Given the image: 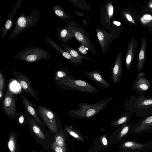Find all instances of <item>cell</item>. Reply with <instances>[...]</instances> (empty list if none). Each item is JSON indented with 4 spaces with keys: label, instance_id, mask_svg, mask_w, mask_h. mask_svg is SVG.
Instances as JSON below:
<instances>
[{
    "label": "cell",
    "instance_id": "74e56055",
    "mask_svg": "<svg viewBox=\"0 0 152 152\" xmlns=\"http://www.w3.org/2000/svg\"><path fill=\"white\" fill-rule=\"evenodd\" d=\"M75 13L79 16H82L84 15L81 13L77 12H75Z\"/></svg>",
    "mask_w": 152,
    "mask_h": 152
},
{
    "label": "cell",
    "instance_id": "7c38bea8",
    "mask_svg": "<svg viewBox=\"0 0 152 152\" xmlns=\"http://www.w3.org/2000/svg\"><path fill=\"white\" fill-rule=\"evenodd\" d=\"M152 130V115L132 124L131 133L140 134Z\"/></svg>",
    "mask_w": 152,
    "mask_h": 152
},
{
    "label": "cell",
    "instance_id": "f546056e",
    "mask_svg": "<svg viewBox=\"0 0 152 152\" xmlns=\"http://www.w3.org/2000/svg\"><path fill=\"white\" fill-rule=\"evenodd\" d=\"M63 131H61L60 133L56 136L55 143L56 144L67 150L66 148V138Z\"/></svg>",
    "mask_w": 152,
    "mask_h": 152
},
{
    "label": "cell",
    "instance_id": "cb8c5ba5",
    "mask_svg": "<svg viewBox=\"0 0 152 152\" xmlns=\"http://www.w3.org/2000/svg\"><path fill=\"white\" fill-rule=\"evenodd\" d=\"M62 46L64 48L66 51L71 54L72 57L76 61L78 65H83L82 62L83 59L91 61L88 58L80 55L74 49L64 43L62 44Z\"/></svg>",
    "mask_w": 152,
    "mask_h": 152
},
{
    "label": "cell",
    "instance_id": "2e32d148",
    "mask_svg": "<svg viewBox=\"0 0 152 152\" xmlns=\"http://www.w3.org/2000/svg\"><path fill=\"white\" fill-rule=\"evenodd\" d=\"M122 55L121 52L118 53L114 65L111 72V77L114 83L120 82L122 75Z\"/></svg>",
    "mask_w": 152,
    "mask_h": 152
},
{
    "label": "cell",
    "instance_id": "5b68a950",
    "mask_svg": "<svg viewBox=\"0 0 152 152\" xmlns=\"http://www.w3.org/2000/svg\"><path fill=\"white\" fill-rule=\"evenodd\" d=\"M14 58L27 63L37 62L40 60L49 59L50 53L45 49L38 47H29L21 50Z\"/></svg>",
    "mask_w": 152,
    "mask_h": 152
},
{
    "label": "cell",
    "instance_id": "1f68e13d",
    "mask_svg": "<svg viewBox=\"0 0 152 152\" xmlns=\"http://www.w3.org/2000/svg\"><path fill=\"white\" fill-rule=\"evenodd\" d=\"M8 146L10 152H15L16 145L15 137L11 135L9 138Z\"/></svg>",
    "mask_w": 152,
    "mask_h": 152
},
{
    "label": "cell",
    "instance_id": "484cf974",
    "mask_svg": "<svg viewBox=\"0 0 152 152\" xmlns=\"http://www.w3.org/2000/svg\"><path fill=\"white\" fill-rule=\"evenodd\" d=\"M29 125L33 131L38 137L42 140H43L45 138L44 134L41 130L37 122L31 116H30L28 121Z\"/></svg>",
    "mask_w": 152,
    "mask_h": 152
},
{
    "label": "cell",
    "instance_id": "836d02e7",
    "mask_svg": "<svg viewBox=\"0 0 152 152\" xmlns=\"http://www.w3.org/2000/svg\"><path fill=\"white\" fill-rule=\"evenodd\" d=\"M52 147L55 152H66V151L64 148L57 145L55 142L53 144Z\"/></svg>",
    "mask_w": 152,
    "mask_h": 152
},
{
    "label": "cell",
    "instance_id": "4316f807",
    "mask_svg": "<svg viewBox=\"0 0 152 152\" xmlns=\"http://www.w3.org/2000/svg\"><path fill=\"white\" fill-rule=\"evenodd\" d=\"M53 9L55 16L66 22L71 18L67 13H65L63 9L59 4L54 6Z\"/></svg>",
    "mask_w": 152,
    "mask_h": 152
},
{
    "label": "cell",
    "instance_id": "44dd1931",
    "mask_svg": "<svg viewBox=\"0 0 152 152\" xmlns=\"http://www.w3.org/2000/svg\"><path fill=\"white\" fill-rule=\"evenodd\" d=\"M46 39L48 43L55 49L57 52L65 58L68 60L70 63H74V66H77L78 65L76 61L72 57L71 54L65 50H63L58 45L56 42L49 37L47 38Z\"/></svg>",
    "mask_w": 152,
    "mask_h": 152
},
{
    "label": "cell",
    "instance_id": "603a6c76",
    "mask_svg": "<svg viewBox=\"0 0 152 152\" xmlns=\"http://www.w3.org/2000/svg\"><path fill=\"white\" fill-rule=\"evenodd\" d=\"M133 114V113L130 112L122 113L112 122L110 127H118L126 123L130 120V118L132 115Z\"/></svg>",
    "mask_w": 152,
    "mask_h": 152
},
{
    "label": "cell",
    "instance_id": "277c9868",
    "mask_svg": "<svg viewBox=\"0 0 152 152\" xmlns=\"http://www.w3.org/2000/svg\"><path fill=\"white\" fill-rule=\"evenodd\" d=\"M41 16V12L37 10V8L34 9L28 16L25 15L24 12L21 13L16 20L8 41H11L27 28L35 25L39 21Z\"/></svg>",
    "mask_w": 152,
    "mask_h": 152
},
{
    "label": "cell",
    "instance_id": "30bf717a",
    "mask_svg": "<svg viewBox=\"0 0 152 152\" xmlns=\"http://www.w3.org/2000/svg\"><path fill=\"white\" fill-rule=\"evenodd\" d=\"M13 75L15 79L19 83L24 92L30 94L35 100L39 101L38 93L32 87L29 78L17 71H13Z\"/></svg>",
    "mask_w": 152,
    "mask_h": 152
},
{
    "label": "cell",
    "instance_id": "4fadbf2b",
    "mask_svg": "<svg viewBox=\"0 0 152 152\" xmlns=\"http://www.w3.org/2000/svg\"><path fill=\"white\" fill-rule=\"evenodd\" d=\"M150 81L145 77V73L143 72L140 73L137 78L132 82V87L135 92H144L151 87Z\"/></svg>",
    "mask_w": 152,
    "mask_h": 152
},
{
    "label": "cell",
    "instance_id": "d6a6232c",
    "mask_svg": "<svg viewBox=\"0 0 152 152\" xmlns=\"http://www.w3.org/2000/svg\"><path fill=\"white\" fill-rule=\"evenodd\" d=\"M30 116L26 112H20L15 119H18L19 123L22 124H23L25 119L28 120Z\"/></svg>",
    "mask_w": 152,
    "mask_h": 152
},
{
    "label": "cell",
    "instance_id": "8d00e7d4",
    "mask_svg": "<svg viewBox=\"0 0 152 152\" xmlns=\"http://www.w3.org/2000/svg\"><path fill=\"white\" fill-rule=\"evenodd\" d=\"M113 23L118 26H120L121 25V23L118 21H114Z\"/></svg>",
    "mask_w": 152,
    "mask_h": 152
},
{
    "label": "cell",
    "instance_id": "3957f363",
    "mask_svg": "<svg viewBox=\"0 0 152 152\" xmlns=\"http://www.w3.org/2000/svg\"><path fill=\"white\" fill-rule=\"evenodd\" d=\"M55 80L58 85L65 90H74L89 93L99 92L87 82L82 80L75 79L72 75L63 77L56 76Z\"/></svg>",
    "mask_w": 152,
    "mask_h": 152
},
{
    "label": "cell",
    "instance_id": "d590c367",
    "mask_svg": "<svg viewBox=\"0 0 152 152\" xmlns=\"http://www.w3.org/2000/svg\"><path fill=\"white\" fill-rule=\"evenodd\" d=\"M147 7L150 10L152 9V0L148 2L147 4Z\"/></svg>",
    "mask_w": 152,
    "mask_h": 152
},
{
    "label": "cell",
    "instance_id": "ba28073f",
    "mask_svg": "<svg viewBox=\"0 0 152 152\" xmlns=\"http://www.w3.org/2000/svg\"><path fill=\"white\" fill-rule=\"evenodd\" d=\"M2 108L10 118L16 119L18 114L17 112L15 94L8 87L4 96L2 104Z\"/></svg>",
    "mask_w": 152,
    "mask_h": 152
},
{
    "label": "cell",
    "instance_id": "ffe728a7",
    "mask_svg": "<svg viewBox=\"0 0 152 152\" xmlns=\"http://www.w3.org/2000/svg\"><path fill=\"white\" fill-rule=\"evenodd\" d=\"M141 45L139 51L137 65V71L140 72L142 69L146 57V49L147 42L146 39L142 38L141 39Z\"/></svg>",
    "mask_w": 152,
    "mask_h": 152
},
{
    "label": "cell",
    "instance_id": "4dcf8cb0",
    "mask_svg": "<svg viewBox=\"0 0 152 152\" xmlns=\"http://www.w3.org/2000/svg\"><path fill=\"white\" fill-rule=\"evenodd\" d=\"M7 81L1 71H0V99L3 97Z\"/></svg>",
    "mask_w": 152,
    "mask_h": 152
},
{
    "label": "cell",
    "instance_id": "f1b7e54d",
    "mask_svg": "<svg viewBox=\"0 0 152 152\" xmlns=\"http://www.w3.org/2000/svg\"><path fill=\"white\" fill-rule=\"evenodd\" d=\"M135 12L131 11V10H127L124 12V16L131 25H137V17L135 16Z\"/></svg>",
    "mask_w": 152,
    "mask_h": 152
},
{
    "label": "cell",
    "instance_id": "5bb4252c",
    "mask_svg": "<svg viewBox=\"0 0 152 152\" xmlns=\"http://www.w3.org/2000/svg\"><path fill=\"white\" fill-rule=\"evenodd\" d=\"M137 46L136 40L133 37H132L129 42L125 58L126 66L128 70H129L133 66V62Z\"/></svg>",
    "mask_w": 152,
    "mask_h": 152
},
{
    "label": "cell",
    "instance_id": "83f0119b",
    "mask_svg": "<svg viewBox=\"0 0 152 152\" xmlns=\"http://www.w3.org/2000/svg\"><path fill=\"white\" fill-rule=\"evenodd\" d=\"M97 37L102 48L104 49L107 43L109 37L108 33L106 31L97 29L96 30Z\"/></svg>",
    "mask_w": 152,
    "mask_h": 152
},
{
    "label": "cell",
    "instance_id": "52a82bcc",
    "mask_svg": "<svg viewBox=\"0 0 152 152\" xmlns=\"http://www.w3.org/2000/svg\"><path fill=\"white\" fill-rule=\"evenodd\" d=\"M37 110L40 117L43 122L53 133L58 132V128H62L61 120L56 114L49 108L38 105Z\"/></svg>",
    "mask_w": 152,
    "mask_h": 152
},
{
    "label": "cell",
    "instance_id": "ac0fdd59",
    "mask_svg": "<svg viewBox=\"0 0 152 152\" xmlns=\"http://www.w3.org/2000/svg\"><path fill=\"white\" fill-rule=\"evenodd\" d=\"M85 75L91 80L96 83L102 88L110 87L109 82L102 76L99 69L89 72L85 71Z\"/></svg>",
    "mask_w": 152,
    "mask_h": 152
},
{
    "label": "cell",
    "instance_id": "9c48e42d",
    "mask_svg": "<svg viewBox=\"0 0 152 152\" xmlns=\"http://www.w3.org/2000/svg\"><path fill=\"white\" fill-rule=\"evenodd\" d=\"M152 148V141L142 143L134 140L128 139L121 142L118 149L123 152H147Z\"/></svg>",
    "mask_w": 152,
    "mask_h": 152
},
{
    "label": "cell",
    "instance_id": "f35d334b",
    "mask_svg": "<svg viewBox=\"0 0 152 152\" xmlns=\"http://www.w3.org/2000/svg\"><path fill=\"white\" fill-rule=\"evenodd\" d=\"M86 152H99V151H93L92 150H91L89 149V150L88 151H87Z\"/></svg>",
    "mask_w": 152,
    "mask_h": 152
},
{
    "label": "cell",
    "instance_id": "7402d4cb",
    "mask_svg": "<svg viewBox=\"0 0 152 152\" xmlns=\"http://www.w3.org/2000/svg\"><path fill=\"white\" fill-rule=\"evenodd\" d=\"M64 129L71 136L78 142H84L86 139H88V137L79 131L76 128H74L70 125H64Z\"/></svg>",
    "mask_w": 152,
    "mask_h": 152
},
{
    "label": "cell",
    "instance_id": "8992f818",
    "mask_svg": "<svg viewBox=\"0 0 152 152\" xmlns=\"http://www.w3.org/2000/svg\"><path fill=\"white\" fill-rule=\"evenodd\" d=\"M66 22L67 28L79 42L91 53L96 55L95 48L90 41L87 32L73 20H69Z\"/></svg>",
    "mask_w": 152,
    "mask_h": 152
},
{
    "label": "cell",
    "instance_id": "8fae6325",
    "mask_svg": "<svg viewBox=\"0 0 152 152\" xmlns=\"http://www.w3.org/2000/svg\"><path fill=\"white\" fill-rule=\"evenodd\" d=\"M130 120L117 129L112 133L110 138V142L111 144H115L122 141L132 130V124L130 122Z\"/></svg>",
    "mask_w": 152,
    "mask_h": 152
},
{
    "label": "cell",
    "instance_id": "e0dca14e",
    "mask_svg": "<svg viewBox=\"0 0 152 152\" xmlns=\"http://www.w3.org/2000/svg\"><path fill=\"white\" fill-rule=\"evenodd\" d=\"M110 132L102 135L94 140L92 145L90 149L94 151H99L109 148L110 145L109 137Z\"/></svg>",
    "mask_w": 152,
    "mask_h": 152
},
{
    "label": "cell",
    "instance_id": "6da1fadb",
    "mask_svg": "<svg viewBox=\"0 0 152 152\" xmlns=\"http://www.w3.org/2000/svg\"><path fill=\"white\" fill-rule=\"evenodd\" d=\"M144 94L143 92H140L139 95L132 94L125 98L123 109L142 118L152 115V97H146Z\"/></svg>",
    "mask_w": 152,
    "mask_h": 152
},
{
    "label": "cell",
    "instance_id": "9a60e30c",
    "mask_svg": "<svg viewBox=\"0 0 152 152\" xmlns=\"http://www.w3.org/2000/svg\"><path fill=\"white\" fill-rule=\"evenodd\" d=\"M21 99L23 107L26 111L39 125L42 127H45L44 124L40 118L37 109L34 105L24 95L22 96Z\"/></svg>",
    "mask_w": 152,
    "mask_h": 152
},
{
    "label": "cell",
    "instance_id": "e575fe53",
    "mask_svg": "<svg viewBox=\"0 0 152 152\" xmlns=\"http://www.w3.org/2000/svg\"><path fill=\"white\" fill-rule=\"evenodd\" d=\"M107 11L109 18H111L113 16V7L111 3H109L107 5Z\"/></svg>",
    "mask_w": 152,
    "mask_h": 152
},
{
    "label": "cell",
    "instance_id": "d4e9b609",
    "mask_svg": "<svg viewBox=\"0 0 152 152\" xmlns=\"http://www.w3.org/2000/svg\"><path fill=\"white\" fill-rule=\"evenodd\" d=\"M59 38L63 42L67 43L74 36L67 27L58 29Z\"/></svg>",
    "mask_w": 152,
    "mask_h": 152
},
{
    "label": "cell",
    "instance_id": "d6986e66",
    "mask_svg": "<svg viewBox=\"0 0 152 152\" xmlns=\"http://www.w3.org/2000/svg\"><path fill=\"white\" fill-rule=\"evenodd\" d=\"M22 1V0H18L13 7L12 11L9 14L2 29L1 38L4 37L8 31L12 28L13 25L12 21V18L21 6Z\"/></svg>",
    "mask_w": 152,
    "mask_h": 152
},
{
    "label": "cell",
    "instance_id": "7a4b0ae2",
    "mask_svg": "<svg viewBox=\"0 0 152 152\" xmlns=\"http://www.w3.org/2000/svg\"><path fill=\"white\" fill-rule=\"evenodd\" d=\"M113 99V97H110L92 104L86 103H79L77 105L79 107L78 110H69L67 113L75 118H92L104 109Z\"/></svg>",
    "mask_w": 152,
    "mask_h": 152
}]
</instances>
